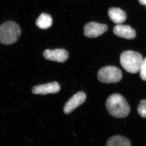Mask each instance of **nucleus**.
I'll return each mask as SVG.
<instances>
[{
  "label": "nucleus",
  "instance_id": "nucleus-11",
  "mask_svg": "<svg viewBox=\"0 0 146 146\" xmlns=\"http://www.w3.org/2000/svg\"><path fill=\"white\" fill-rule=\"evenodd\" d=\"M53 20L51 16L43 13L40 14L36 21V24L40 29H47L52 24Z\"/></svg>",
  "mask_w": 146,
  "mask_h": 146
},
{
  "label": "nucleus",
  "instance_id": "nucleus-9",
  "mask_svg": "<svg viewBox=\"0 0 146 146\" xmlns=\"http://www.w3.org/2000/svg\"><path fill=\"white\" fill-rule=\"evenodd\" d=\"M113 33L119 37L127 39H133L136 36L135 29L128 25L118 24L113 28Z\"/></svg>",
  "mask_w": 146,
  "mask_h": 146
},
{
  "label": "nucleus",
  "instance_id": "nucleus-15",
  "mask_svg": "<svg viewBox=\"0 0 146 146\" xmlns=\"http://www.w3.org/2000/svg\"><path fill=\"white\" fill-rule=\"evenodd\" d=\"M139 3L142 5H146V0H138Z\"/></svg>",
  "mask_w": 146,
  "mask_h": 146
},
{
  "label": "nucleus",
  "instance_id": "nucleus-14",
  "mask_svg": "<svg viewBox=\"0 0 146 146\" xmlns=\"http://www.w3.org/2000/svg\"><path fill=\"white\" fill-rule=\"evenodd\" d=\"M139 72L141 79L146 81V57L143 60Z\"/></svg>",
  "mask_w": 146,
  "mask_h": 146
},
{
  "label": "nucleus",
  "instance_id": "nucleus-16",
  "mask_svg": "<svg viewBox=\"0 0 146 146\" xmlns=\"http://www.w3.org/2000/svg\"></svg>",
  "mask_w": 146,
  "mask_h": 146
},
{
  "label": "nucleus",
  "instance_id": "nucleus-10",
  "mask_svg": "<svg viewBox=\"0 0 146 146\" xmlns=\"http://www.w3.org/2000/svg\"><path fill=\"white\" fill-rule=\"evenodd\" d=\"M108 15L111 21L116 24H121L127 19L125 11L118 8H111L108 10Z\"/></svg>",
  "mask_w": 146,
  "mask_h": 146
},
{
  "label": "nucleus",
  "instance_id": "nucleus-4",
  "mask_svg": "<svg viewBox=\"0 0 146 146\" xmlns=\"http://www.w3.org/2000/svg\"><path fill=\"white\" fill-rule=\"evenodd\" d=\"M98 80L107 84L120 82L123 78L120 69L113 66H107L101 68L97 73Z\"/></svg>",
  "mask_w": 146,
  "mask_h": 146
},
{
  "label": "nucleus",
  "instance_id": "nucleus-6",
  "mask_svg": "<svg viewBox=\"0 0 146 146\" xmlns=\"http://www.w3.org/2000/svg\"><path fill=\"white\" fill-rule=\"evenodd\" d=\"M86 96L84 92L80 91L73 96L65 104L64 112L65 114L71 113L77 107L83 104L86 100Z\"/></svg>",
  "mask_w": 146,
  "mask_h": 146
},
{
  "label": "nucleus",
  "instance_id": "nucleus-5",
  "mask_svg": "<svg viewBox=\"0 0 146 146\" xmlns=\"http://www.w3.org/2000/svg\"><path fill=\"white\" fill-rule=\"evenodd\" d=\"M84 35L88 38H95L102 35L108 31L107 25L97 22L88 23L84 27Z\"/></svg>",
  "mask_w": 146,
  "mask_h": 146
},
{
  "label": "nucleus",
  "instance_id": "nucleus-1",
  "mask_svg": "<svg viewBox=\"0 0 146 146\" xmlns=\"http://www.w3.org/2000/svg\"><path fill=\"white\" fill-rule=\"evenodd\" d=\"M106 107L110 115L117 118L127 117L131 111L128 103L119 94H115L108 98Z\"/></svg>",
  "mask_w": 146,
  "mask_h": 146
},
{
  "label": "nucleus",
  "instance_id": "nucleus-2",
  "mask_svg": "<svg viewBox=\"0 0 146 146\" xmlns=\"http://www.w3.org/2000/svg\"><path fill=\"white\" fill-rule=\"evenodd\" d=\"M143 60L142 55L139 52L129 50L121 53L120 64L126 71L134 74L139 72Z\"/></svg>",
  "mask_w": 146,
  "mask_h": 146
},
{
  "label": "nucleus",
  "instance_id": "nucleus-7",
  "mask_svg": "<svg viewBox=\"0 0 146 146\" xmlns=\"http://www.w3.org/2000/svg\"><path fill=\"white\" fill-rule=\"evenodd\" d=\"M43 56L48 60L63 63L68 59L69 54L68 51L63 49H47L43 52Z\"/></svg>",
  "mask_w": 146,
  "mask_h": 146
},
{
  "label": "nucleus",
  "instance_id": "nucleus-3",
  "mask_svg": "<svg viewBox=\"0 0 146 146\" xmlns=\"http://www.w3.org/2000/svg\"><path fill=\"white\" fill-rule=\"evenodd\" d=\"M21 28L18 24L7 21L0 26V43L11 44L18 40L21 35Z\"/></svg>",
  "mask_w": 146,
  "mask_h": 146
},
{
  "label": "nucleus",
  "instance_id": "nucleus-8",
  "mask_svg": "<svg viewBox=\"0 0 146 146\" xmlns=\"http://www.w3.org/2000/svg\"><path fill=\"white\" fill-rule=\"evenodd\" d=\"M60 90V86L57 82L42 84L33 87L32 92L36 95H46L58 93Z\"/></svg>",
  "mask_w": 146,
  "mask_h": 146
},
{
  "label": "nucleus",
  "instance_id": "nucleus-13",
  "mask_svg": "<svg viewBox=\"0 0 146 146\" xmlns=\"http://www.w3.org/2000/svg\"><path fill=\"white\" fill-rule=\"evenodd\" d=\"M138 113L142 118H146V100H142L138 107Z\"/></svg>",
  "mask_w": 146,
  "mask_h": 146
},
{
  "label": "nucleus",
  "instance_id": "nucleus-12",
  "mask_svg": "<svg viewBox=\"0 0 146 146\" xmlns=\"http://www.w3.org/2000/svg\"><path fill=\"white\" fill-rule=\"evenodd\" d=\"M106 146H131V144L130 141L125 137L116 135L108 139Z\"/></svg>",
  "mask_w": 146,
  "mask_h": 146
}]
</instances>
